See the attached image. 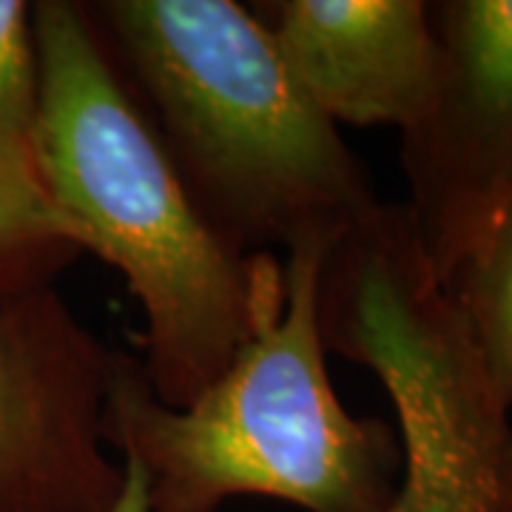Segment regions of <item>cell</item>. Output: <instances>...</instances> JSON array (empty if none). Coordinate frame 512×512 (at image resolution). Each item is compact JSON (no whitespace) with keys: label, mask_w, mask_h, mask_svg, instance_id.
<instances>
[{"label":"cell","mask_w":512,"mask_h":512,"mask_svg":"<svg viewBox=\"0 0 512 512\" xmlns=\"http://www.w3.org/2000/svg\"><path fill=\"white\" fill-rule=\"evenodd\" d=\"M32 18L37 177L86 254L123 274L140 302L154 396L185 407L285 299V259L237 254L205 222L86 3L37 0Z\"/></svg>","instance_id":"obj_1"},{"label":"cell","mask_w":512,"mask_h":512,"mask_svg":"<svg viewBox=\"0 0 512 512\" xmlns=\"http://www.w3.org/2000/svg\"><path fill=\"white\" fill-rule=\"evenodd\" d=\"M205 222L242 256L333 242L379 197L237 0L86 3Z\"/></svg>","instance_id":"obj_2"},{"label":"cell","mask_w":512,"mask_h":512,"mask_svg":"<svg viewBox=\"0 0 512 512\" xmlns=\"http://www.w3.org/2000/svg\"><path fill=\"white\" fill-rule=\"evenodd\" d=\"M328 242L285 254V299L217 382L163 404L137 356L117 350L103 436L134 458L151 512H217L256 495L305 512H387L402 478L393 424L353 416L328 373L319 279Z\"/></svg>","instance_id":"obj_3"},{"label":"cell","mask_w":512,"mask_h":512,"mask_svg":"<svg viewBox=\"0 0 512 512\" xmlns=\"http://www.w3.org/2000/svg\"><path fill=\"white\" fill-rule=\"evenodd\" d=\"M328 353L390 396L402 478L387 512H512V407L441 285L404 202L330 242L319 279Z\"/></svg>","instance_id":"obj_4"},{"label":"cell","mask_w":512,"mask_h":512,"mask_svg":"<svg viewBox=\"0 0 512 512\" xmlns=\"http://www.w3.org/2000/svg\"><path fill=\"white\" fill-rule=\"evenodd\" d=\"M117 350L55 285L0 293V512H109L103 419Z\"/></svg>","instance_id":"obj_5"},{"label":"cell","mask_w":512,"mask_h":512,"mask_svg":"<svg viewBox=\"0 0 512 512\" xmlns=\"http://www.w3.org/2000/svg\"><path fill=\"white\" fill-rule=\"evenodd\" d=\"M439 74L402 131L404 202L447 288L512 202V0L430 3Z\"/></svg>","instance_id":"obj_6"},{"label":"cell","mask_w":512,"mask_h":512,"mask_svg":"<svg viewBox=\"0 0 512 512\" xmlns=\"http://www.w3.org/2000/svg\"><path fill=\"white\" fill-rule=\"evenodd\" d=\"M333 126L404 131L427 109L439 40L424 0H274L254 9Z\"/></svg>","instance_id":"obj_7"},{"label":"cell","mask_w":512,"mask_h":512,"mask_svg":"<svg viewBox=\"0 0 512 512\" xmlns=\"http://www.w3.org/2000/svg\"><path fill=\"white\" fill-rule=\"evenodd\" d=\"M83 254L80 231L37 177L32 148H0V293L55 285Z\"/></svg>","instance_id":"obj_8"},{"label":"cell","mask_w":512,"mask_h":512,"mask_svg":"<svg viewBox=\"0 0 512 512\" xmlns=\"http://www.w3.org/2000/svg\"><path fill=\"white\" fill-rule=\"evenodd\" d=\"M447 291L498 393L512 407V202Z\"/></svg>","instance_id":"obj_9"},{"label":"cell","mask_w":512,"mask_h":512,"mask_svg":"<svg viewBox=\"0 0 512 512\" xmlns=\"http://www.w3.org/2000/svg\"><path fill=\"white\" fill-rule=\"evenodd\" d=\"M37 111L32 3L0 0V148L29 146Z\"/></svg>","instance_id":"obj_10"},{"label":"cell","mask_w":512,"mask_h":512,"mask_svg":"<svg viewBox=\"0 0 512 512\" xmlns=\"http://www.w3.org/2000/svg\"><path fill=\"white\" fill-rule=\"evenodd\" d=\"M109 512H151L146 473L134 458L123 456V490Z\"/></svg>","instance_id":"obj_11"}]
</instances>
